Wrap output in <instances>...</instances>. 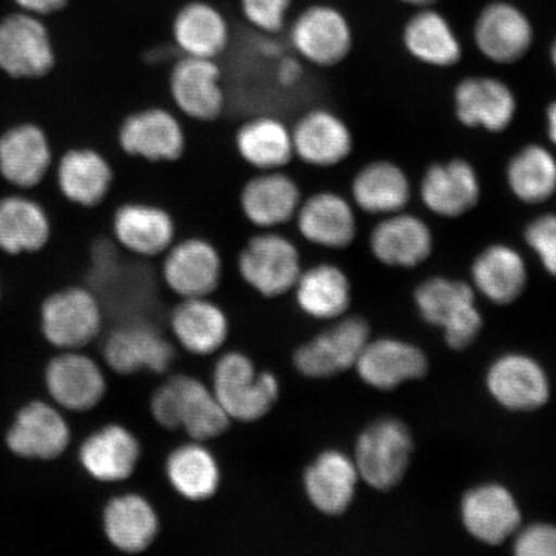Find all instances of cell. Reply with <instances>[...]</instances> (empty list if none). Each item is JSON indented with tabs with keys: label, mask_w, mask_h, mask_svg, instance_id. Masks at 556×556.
<instances>
[{
	"label": "cell",
	"mask_w": 556,
	"mask_h": 556,
	"mask_svg": "<svg viewBox=\"0 0 556 556\" xmlns=\"http://www.w3.org/2000/svg\"><path fill=\"white\" fill-rule=\"evenodd\" d=\"M55 64L50 33L38 16L21 12L0 21V72L10 78H45Z\"/></svg>",
	"instance_id": "obj_8"
},
{
	"label": "cell",
	"mask_w": 556,
	"mask_h": 556,
	"mask_svg": "<svg viewBox=\"0 0 556 556\" xmlns=\"http://www.w3.org/2000/svg\"><path fill=\"white\" fill-rule=\"evenodd\" d=\"M102 526L104 536L117 551L138 554L154 544L160 521L148 500L137 493H127L111 498L104 506Z\"/></svg>",
	"instance_id": "obj_31"
},
{
	"label": "cell",
	"mask_w": 556,
	"mask_h": 556,
	"mask_svg": "<svg viewBox=\"0 0 556 556\" xmlns=\"http://www.w3.org/2000/svg\"><path fill=\"white\" fill-rule=\"evenodd\" d=\"M365 319L350 317L301 345L293 363L303 377L326 379L354 367L370 340Z\"/></svg>",
	"instance_id": "obj_12"
},
{
	"label": "cell",
	"mask_w": 556,
	"mask_h": 556,
	"mask_svg": "<svg viewBox=\"0 0 556 556\" xmlns=\"http://www.w3.org/2000/svg\"><path fill=\"white\" fill-rule=\"evenodd\" d=\"M53 150L43 128L20 123L0 135V177L20 191L38 187L51 170Z\"/></svg>",
	"instance_id": "obj_16"
},
{
	"label": "cell",
	"mask_w": 556,
	"mask_h": 556,
	"mask_svg": "<svg viewBox=\"0 0 556 556\" xmlns=\"http://www.w3.org/2000/svg\"><path fill=\"white\" fill-rule=\"evenodd\" d=\"M351 282L342 268L330 263L302 270L294 288L295 301L316 319L342 317L351 304Z\"/></svg>",
	"instance_id": "obj_37"
},
{
	"label": "cell",
	"mask_w": 556,
	"mask_h": 556,
	"mask_svg": "<svg viewBox=\"0 0 556 556\" xmlns=\"http://www.w3.org/2000/svg\"><path fill=\"white\" fill-rule=\"evenodd\" d=\"M296 231L312 245L340 250L357 235V219L350 201L332 191H319L303 199L294 218Z\"/></svg>",
	"instance_id": "obj_22"
},
{
	"label": "cell",
	"mask_w": 556,
	"mask_h": 556,
	"mask_svg": "<svg viewBox=\"0 0 556 556\" xmlns=\"http://www.w3.org/2000/svg\"><path fill=\"white\" fill-rule=\"evenodd\" d=\"M293 0H240L243 17L256 30L266 34L280 33Z\"/></svg>",
	"instance_id": "obj_42"
},
{
	"label": "cell",
	"mask_w": 556,
	"mask_h": 556,
	"mask_svg": "<svg viewBox=\"0 0 556 556\" xmlns=\"http://www.w3.org/2000/svg\"><path fill=\"white\" fill-rule=\"evenodd\" d=\"M462 518L472 538L484 544L498 545L518 530L521 514L510 491L492 483L465 493Z\"/></svg>",
	"instance_id": "obj_26"
},
{
	"label": "cell",
	"mask_w": 556,
	"mask_h": 556,
	"mask_svg": "<svg viewBox=\"0 0 556 556\" xmlns=\"http://www.w3.org/2000/svg\"><path fill=\"white\" fill-rule=\"evenodd\" d=\"M113 233L128 253L139 258H155L177 241V224L163 206L130 201L116 208Z\"/></svg>",
	"instance_id": "obj_19"
},
{
	"label": "cell",
	"mask_w": 556,
	"mask_h": 556,
	"mask_svg": "<svg viewBox=\"0 0 556 556\" xmlns=\"http://www.w3.org/2000/svg\"><path fill=\"white\" fill-rule=\"evenodd\" d=\"M15 2L24 12L45 16L64 9L68 0H15Z\"/></svg>",
	"instance_id": "obj_46"
},
{
	"label": "cell",
	"mask_w": 556,
	"mask_h": 556,
	"mask_svg": "<svg viewBox=\"0 0 556 556\" xmlns=\"http://www.w3.org/2000/svg\"><path fill=\"white\" fill-rule=\"evenodd\" d=\"M72 428L50 400L35 399L17 409L7 429V450L18 460L50 464L72 444Z\"/></svg>",
	"instance_id": "obj_5"
},
{
	"label": "cell",
	"mask_w": 556,
	"mask_h": 556,
	"mask_svg": "<svg viewBox=\"0 0 556 556\" xmlns=\"http://www.w3.org/2000/svg\"><path fill=\"white\" fill-rule=\"evenodd\" d=\"M235 148L243 163L255 172L282 170L293 162V134L273 115L255 116L235 135Z\"/></svg>",
	"instance_id": "obj_33"
},
{
	"label": "cell",
	"mask_w": 556,
	"mask_h": 556,
	"mask_svg": "<svg viewBox=\"0 0 556 556\" xmlns=\"http://www.w3.org/2000/svg\"><path fill=\"white\" fill-rule=\"evenodd\" d=\"M43 381L48 400L67 413L90 412L108 392L102 368L81 351L54 353L45 367Z\"/></svg>",
	"instance_id": "obj_9"
},
{
	"label": "cell",
	"mask_w": 556,
	"mask_h": 556,
	"mask_svg": "<svg viewBox=\"0 0 556 556\" xmlns=\"http://www.w3.org/2000/svg\"><path fill=\"white\" fill-rule=\"evenodd\" d=\"M414 448L409 430L397 419H381L364 430L356 443L358 475L372 489L387 491L401 482Z\"/></svg>",
	"instance_id": "obj_7"
},
{
	"label": "cell",
	"mask_w": 556,
	"mask_h": 556,
	"mask_svg": "<svg viewBox=\"0 0 556 556\" xmlns=\"http://www.w3.org/2000/svg\"><path fill=\"white\" fill-rule=\"evenodd\" d=\"M525 241L547 273L556 277V214H544L533 219L526 228Z\"/></svg>",
	"instance_id": "obj_43"
},
{
	"label": "cell",
	"mask_w": 556,
	"mask_h": 556,
	"mask_svg": "<svg viewBox=\"0 0 556 556\" xmlns=\"http://www.w3.org/2000/svg\"><path fill=\"white\" fill-rule=\"evenodd\" d=\"M433 245V233L426 222L401 212L389 215L370 235L375 258L389 267H417L429 258Z\"/></svg>",
	"instance_id": "obj_27"
},
{
	"label": "cell",
	"mask_w": 556,
	"mask_h": 556,
	"mask_svg": "<svg viewBox=\"0 0 556 556\" xmlns=\"http://www.w3.org/2000/svg\"><path fill=\"white\" fill-rule=\"evenodd\" d=\"M238 269L243 281L264 298L294 290L302 274V256L295 242L276 229L252 236L241 249Z\"/></svg>",
	"instance_id": "obj_4"
},
{
	"label": "cell",
	"mask_w": 556,
	"mask_h": 556,
	"mask_svg": "<svg viewBox=\"0 0 556 556\" xmlns=\"http://www.w3.org/2000/svg\"><path fill=\"white\" fill-rule=\"evenodd\" d=\"M420 194L430 212L443 218H458L477 206L481 180L475 166L455 159L430 166L424 174Z\"/></svg>",
	"instance_id": "obj_25"
},
{
	"label": "cell",
	"mask_w": 556,
	"mask_h": 556,
	"mask_svg": "<svg viewBox=\"0 0 556 556\" xmlns=\"http://www.w3.org/2000/svg\"><path fill=\"white\" fill-rule=\"evenodd\" d=\"M151 414L159 426L182 429L201 443L225 434L232 421L214 392L189 375H177L156 389Z\"/></svg>",
	"instance_id": "obj_1"
},
{
	"label": "cell",
	"mask_w": 556,
	"mask_h": 556,
	"mask_svg": "<svg viewBox=\"0 0 556 556\" xmlns=\"http://www.w3.org/2000/svg\"><path fill=\"white\" fill-rule=\"evenodd\" d=\"M551 59H552V64L556 72V38L554 39L552 48H551Z\"/></svg>",
	"instance_id": "obj_49"
},
{
	"label": "cell",
	"mask_w": 556,
	"mask_h": 556,
	"mask_svg": "<svg viewBox=\"0 0 556 556\" xmlns=\"http://www.w3.org/2000/svg\"><path fill=\"white\" fill-rule=\"evenodd\" d=\"M506 180L521 203H545L556 191V159L544 146L528 144L507 164Z\"/></svg>",
	"instance_id": "obj_41"
},
{
	"label": "cell",
	"mask_w": 556,
	"mask_h": 556,
	"mask_svg": "<svg viewBox=\"0 0 556 556\" xmlns=\"http://www.w3.org/2000/svg\"><path fill=\"white\" fill-rule=\"evenodd\" d=\"M104 312L92 289L67 287L48 294L39 308L40 331L58 352L81 351L99 338Z\"/></svg>",
	"instance_id": "obj_2"
},
{
	"label": "cell",
	"mask_w": 556,
	"mask_h": 556,
	"mask_svg": "<svg viewBox=\"0 0 556 556\" xmlns=\"http://www.w3.org/2000/svg\"><path fill=\"white\" fill-rule=\"evenodd\" d=\"M354 367L368 386L389 391L407 380L422 378L428 371V359L420 348L413 344L379 339L366 344Z\"/></svg>",
	"instance_id": "obj_30"
},
{
	"label": "cell",
	"mask_w": 556,
	"mask_h": 556,
	"mask_svg": "<svg viewBox=\"0 0 556 556\" xmlns=\"http://www.w3.org/2000/svg\"><path fill=\"white\" fill-rule=\"evenodd\" d=\"M514 553L519 556H556V527L538 523L518 534Z\"/></svg>",
	"instance_id": "obj_44"
},
{
	"label": "cell",
	"mask_w": 556,
	"mask_h": 556,
	"mask_svg": "<svg viewBox=\"0 0 556 556\" xmlns=\"http://www.w3.org/2000/svg\"><path fill=\"white\" fill-rule=\"evenodd\" d=\"M170 325L178 343L197 356H208L225 345L228 318L207 298L184 299L172 312Z\"/></svg>",
	"instance_id": "obj_35"
},
{
	"label": "cell",
	"mask_w": 556,
	"mask_h": 556,
	"mask_svg": "<svg viewBox=\"0 0 556 556\" xmlns=\"http://www.w3.org/2000/svg\"><path fill=\"white\" fill-rule=\"evenodd\" d=\"M547 136L556 146V101H554L546 111Z\"/></svg>",
	"instance_id": "obj_47"
},
{
	"label": "cell",
	"mask_w": 556,
	"mask_h": 556,
	"mask_svg": "<svg viewBox=\"0 0 556 556\" xmlns=\"http://www.w3.org/2000/svg\"><path fill=\"white\" fill-rule=\"evenodd\" d=\"M412 197L406 173L391 162L364 166L352 182L354 203L370 214H394L406 207Z\"/></svg>",
	"instance_id": "obj_40"
},
{
	"label": "cell",
	"mask_w": 556,
	"mask_h": 556,
	"mask_svg": "<svg viewBox=\"0 0 556 556\" xmlns=\"http://www.w3.org/2000/svg\"><path fill=\"white\" fill-rule=\"evenodd\" d=\"M141 444L127 428L109 424L81 442L78 458L83 470L100 483L127 481L141 458Z\"/></svg>",
	"instance_id": "obj_23"
},
{
	"label": "cell",
	"mask_w": 556,
	"mask_h": 556,
	"mask_svg": "<svg viewBox=\"0 0 556 556\" xmlns=\"http://www.w3.org/2000/svg\"><path fill=\"white\" fill-rule=\"evenodd\" d=\"M290 43L301 60L317 67H333L352 51L353 31L346 17L331 5L304 10L290 29Z\"/></svg>",
	"instance_id": "obj_11"
},
{
	"label": "cell",
	"mask_w": 556,
	"mask_h": 556,
	"mask_svg": "<svg viewBox=\"0 0 556 556\" xmlns=\"http://www.w3.org/2000/svg\"><path fill=\"white\" fill-rule=\"evenodd\" d=\"M291 134L295 157L313 168H332L345 162L353 151L350 127L330 110L307 111L299 117Z\"/></svg>",
	"instance_id": "obj_20"
},
{
	"label": "cell",
	"mask_w": 556,
	"mask_h": 556,
	"mask_svg": "<svg viewBox=\"0 0 556 556\" xmlns=\"http://www.w3.org/2000/svg\"><path fill=\"white\" fill-rule=\"evenodd\" d=\"M303 201L301 187L287 172H256L240 191L243 217L262 231L277 229L294 222Z\"/></svg>",
	"instance_id": "obj_17"
},
{
	"label": "cell",
	"mask_w": 556,
	"mask_h": 556,
	"mask_svg": "<svg viewBox=\"0 0 556 556\" xmlns=\"http://www.w3.org/2000/svg\"><path fill=\"white\" fill-rule=\"evenodd\" d=\"M486 388L500 405L511 412H532L544 406L551 387L544 368L525 354H506L486 374Z\"/></svg>",
	"instance_id": "obj_24"
},
{
	"label": "cell",
	"mask_w": 556,
	"mask_h": 556,
	"mask_svg": "<svg viewBox=\"0 0 556 556\" xmlns=\"http://www.w3.org/2000/svg\"><path fill=\"white\" fill-rule=\"evenodd\" d=\"M104 363L121 375L143 370L164 372L174 361V348L154 325L130 319L111 331L102 346Z\"/></svg>",
	"instance_id": "obj_15"
},
{
	"label": "cell",
	"mask_w": 556,
	"mask_h": 556,
	"mask_svg": "<svg viewBox=\"0 0 556 556\" xmlns=\"http://www.w3.org/2000/svg\"><path fill=\"white\" fill-rule=\"evenodd\" d=\"M472 34L478 51L500 65L516 64L523 59L534 39L531 20L517 5L507 2L485 5Z\"/></svg>",
	"instance_id": "obj_18"
},
{
	"label": "cell",
	"mask_w": 556,
	"mask_h": 556,
	"mask_svg": "<svg viewBox=\"0 0 556 556\" xmlns=\"http://www.w3.org/2000/svg\"><path fill=\"white\" fill-rule=\"evenodd\" d=\"M420 315L430 325L444 330L452 350H464L482 329V316L468 283L432 277L415 291Z\"/></svg>",
	"instance_id": "obj_6"
},
{
	"label": "cell",
	"mask_w": 556,
	"mask_h": 556,
	"mask_svg": "<svg viewBox=\"0 0 556 556\" xmlns=\"http://www.w3.org/2000/svg\"><path fill=\"white\" fill-rule=\"evenodd\" d=\"M358 478L352 458L340 451H325L304 471L305 495L318 511L340 516L352 505Z\"/></svg>",
	"instance_id": "obj_29"
},
{
	"label": "cell",
	"mask_w": 556,
	"mask_h": 556,
	"mask_svg": "<svg viewBox=\"0 0 556 556\" xmlns=\"http://www.w3.org/2000/svg\"><path fill=\"white\" fill-rule=\"evenodd\" d=\"M471 276L477 289L497 304L516 301L523 293L528 278L521 255L504 243L484 249L472 263Z\"/></svg>",
	"instance_id": "obj_38"
},
{
	"label": "cell",
	"mask_w": 556,
	"mask_h": 556,
	"mask_svg": "<svg viewBox=\"0 0 556 556\" xmlns=\"http://www.w3.org/2000/svg\"><path fill=\"white\" fill-rule=\"evenodd\" d=\"M52 236V222L43 205L24 193L0 198V250L7 255L40 252Z\"/></svg>",
	"instance_id": "obj_32"
},
{
	"label": "cell",
	"mask_w": 556,
	"mask_h": 556,
	"mask_svg": "<svg viewBox=\"0 0 556 556\" xmlns=\"http://www.w3.org/2000/svg\"><path fill=\"white\" fill-rule=\"evenodd\" d=\"M165 470L173 490L189 502H206L219 489V464L201 442L193 441L174 450Z\"/></svg>",
	"instance_id": "obj_39"
},
{
	"label": "cell",
	"mask_w": 556,
	"mask_h": 556,
	"mask_svg": "<svg viewBox=\"0 0 556 556\" xmlns=\"http://www.w3.org/2000/svg\"><path fill=\"white\" fill-rule=\"evenodd\" d=\"M403 45L415 60L434 67L455 66L463 58L460 40L448 20L429 7L408 20Z\"/></svg>",
	"instance_id": "obj_36"
},
{
	"label": "cell",
	"mask_w": 556,
	"mask_h": 556,
	"mask_svg": "<svg viewBox=\"0 0 556 556\" xmlns=\"http://www.w3.org/2000/svg\"><path fill=\"white\" fill-rule=\"evenodd\" d=\"M162 274L174 294L182 299L208 298L219 288L224 262L213 242L191 236L166 250Z\"/></svg>",
	"instance_id": "obj_14"
},
{
	"label": "cell",
	"mask_w": 556,
	"mask_h": 556,
	"mask_svg": "<svg viewBox=\"0 0 556 556\" xmlns=\"http://www.w3.org/2000/svg\"><path fill=\"white\" fill-rule=\"evenodd\" d=\"M169 94L180 114L199 123H213L225 113L226 92L217 60L187 58L173 65Z\"/></svg>",
	"instance_id": "obj_13"
},
{
	"label": "cell",
	"mask_w": 556,
	"mask_h": 556,
	"mask_svg": "<svg viewBox=\"0 0 556 556\" xmlns=\"http://www.w3.org/2000/svg\"><path fill=\"white\" fill-rule=\"evenodd\" d=\"M0 301H2V285H0Z\"/></svg>",
	"instance_id": "obj_50"
},
{
	"label": "cell",
	"mask_w": 556,
	"mask_h": 556,
	"mask_svg": "<svg viewBox=\"0 0 556 556\" xmlns=\"http://www.w3.org/2000/svg\"><path fill=\"white\" fill-rule=\"evenodd\" d=\"M303 64L301 59L285 58L277 65V81L283 88H293L303 78Z\"/></svg>",
	"instance_id": "obj_45"
},
{
	"label": "cell",
	"mask_w": 556,
	"mask_h": 556,
	"mask_svg": "<svg viewBox=\"0 0 556 556\" xmlns=\"http://www.w3.org/2000/svg\"><path fill=\"white\" fill-rule=\"evenodd\" d=\"M213 381L215 397L231 420H260L280 397V382L275 375L256 371L253 361L240 352H229L219 358Z\"/></svg>",
	"instance_id": "obj_3"
},
{
	"label": "cell",
	"mask_w": 556,
	"mask_h": 556,
	"mask_svg": "<svg viewBox=\"0 0 556 556\" xmlns=\"http://www.w3.org/2000/svg\"><path fill=\"white\" fill-rule=\"evenodd\" d=\"M401 2L419 7V9H428V7L432 5L437 2V0H401Z\"/></svg>",
	"instance_id": "obj_48"
},
{
	"label": "cell",
	"mask_w": 556,
	"mask_h": 556,
	"mask_svg": "<svg viewBox=\"0 0 556 556\" xmlns=\"http://www.w3.org/2000/svg\"><path fill=\"white\" fill-rule=\"evenodd\" d=\"M172 34L178 50L197 59L217 60L231 39L226 17L204 2L182 7L173 20Z\"/></svg>",
	"instance_id": "obj_34"
},
{
	"label": "cell",
	"mask_w": 556,
	"mask_h": 556,
	"mask_svg": "<svg viewBox=\"0 0 556 556\" xmlns=\"http://www.w3.org/2000/svg\"><path fill=\"white\" fill-rule=\"evenodd\" d=\"M117 142L124 154L154 164L178 162L187 149L182 123L164 108L142 109L125 117Z\"/></svg>",
	"instance_id": "obj_10"
},
{
	"label": "cell",
	"mask_w": 556,
	"mask_h": 556,
	"mask_svg": "<svg viewBox=\"0 0 556 556\" xmlns=\"http://www.w3.org/2000/svg\"><path fill=\"white\" fill-rule=\"evenodd\" d=\"M455 113L465 127L502 134L517 115V99L505 81L490 76H471L455 89Z\"/></svg>",
	"instance_id": "obj_21"
},
{
	"label": "cell",
	"mask_w": 556,
	"mask_h": 556,
	"mask_svg": "<svg viewBox=\"0 0 556 556\" xmlns=\"http://www.w3.org/2000/svg\"><path fill=\"white\" fill-rule=\"evenodd\" d=\"M59 190L70 203L94 207L113 189L115 173L106 156L90 148H76L61 156L55 169Z\"/></svg>",
	"instance_id": "obj_28"
}]
</instances>
